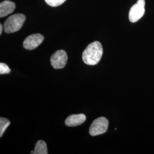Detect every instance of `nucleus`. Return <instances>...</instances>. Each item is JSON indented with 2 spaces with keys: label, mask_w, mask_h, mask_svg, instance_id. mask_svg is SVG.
<instances>
[{
  "label": "nucleus",
  "mask_w": 154,
  "mask_h": 154,
  "mask_svg": "<svg viewBox=\"0 0 154 154\" xmlns=\"http://www.w3.org/2000/svg\"><path fill=\"white\" fill-rule=\"evenodd\" d=\"M44 40V37L41 34H33L28 36L23 43V48L25 49L32 50L37 48L42 44Z\"/></svg>",
  "instance_id": "obj_6"
},
{
  "label": "nucleus",
  "mask_w": 154,
  "mask_h": 154,
  "mask_svg": "<svg viewBox=\"0 0 154 154\" xmlns=\"http://www.w3.org/2000/svg\"><path fill=\"white\" fill-rule=\"evenodd\" d=\"M145 0H138L137 2L131 8L129 11V20L134 23L139 21L145 13Z\"/></svg>",
  "instance_id": "obj_4"
},
{
  "label": "nucleus",
  "mask_w": 154,
  "mask_h": 154,
  "mask_svg": "<svg viewBox=\"0 0 154 154\" xmlns=\"http://www.w3.org/2000/svg\"><path fill=\"white\" fill-rule=\"evenodd\" d=\"M3 29H4V27L2 26V24H1V25H0V35H1V34H2Z\"/></svg>",
  "instance_id": "obj_13"
},
{
  "label": "nucleus",
  "mask_w": 154,
  "mask_h": 154,
  "mask_svg": "<svg viewBox=\"0 0 154 154\" xmlns=\"http://www.w3.org/2000/svg\"><path fill=\"white\" fill-rule=\"evenodd\" d=\"M11 124V122L5 118H0V137H2L6 129Z\"/></svg>",
  "instance_id": "obj_10"
},
{
  "label": "nucleus",
  "mask_w": 154,
  "mask_h": 154,
  "mask_svg": "<svg viewBox=\"0 0 154 154\" xmlns=\"http://www.w3.org/2000/svg\"><path fill=\"white\" fill-rule=\"evenodd\" d=\"M11 72L10 68L6 64L4 63H0V74H9Z\"/></svg>",
  "instance_id": "obj_12"
},
{
  "label": "nucleus",
  "mask_w": 154,
  "mask_h": 154,
  "mask_svg": "<svg viewBox=\"0 0 154 154\" xmlns=\"http://www.w3.org/2000/svg\"><path fill=\"white\" fill-rule=\"evenodd\" d=\"M109 121L105 117H99L94 120L90 127L89 132L91 136L103 134L107 131Z\"/></svg>",
  "instance_id": "obj_3"
},
{
  "label": "nucleus",
  "mask_w": 154,
  "mask_h": 154,
  "mask_svg": "<svg viewBox=\"0 0 154 154\" xmlns=\"http://www.w3.org/2000/svg\"><path fill=\"white\" fill-rule=\"evenodd\" d=\"M16 8L15 4L8 0L4 1L0 4V17L2 18L11 14Z\"/></svg>",
  "instance_id": "obj_8"
},
{
  "label": "nucleus",
  "mask_w": 154,
  "mask_h": 154,
  "mask_svg": "<svg viewBox=\"0 0 154 154\" xmlns=\"http://www.w3.org/2000/svg\"><path fill=\"white\" fill-rule=\"evenodd\" d=\"M86 120V116L83 114H74L69 116L65 121L66 126L75 127L82 125Z\"/></svg>",
  "instance_id": "obj_7"
},
{
  "label": "nucleus",
  "mask_w": 154,
  "mask_h": 154,
  "mask_svg": "<svg viewBox=\"0 0 154 154\" xmlns=\"http://www.w3.org/2000/svg\"><path fill=\"white\" fill-rule=\"evenodd\" d=\"M103 55V48L98 41L88 45L83 52V62L88 65H95L99 63Z\"/></svg>",
  "instance_id": "obj_1"
},
{
  "label": "nucleus",
  "mask_w": 154,
  "mask_h": 154,
  "mask_svg": "<svg viewBox=\"0 0 154 154\" xmlns=\"http://www.w3.org/2000/svg\"><path fill=\"white\" fill-rule=\"evenodd\" d=\"M67 55L63 50H59L51 55L50 58L51 65L55 69H63L67 63Z\"/></svg>",
  "instance_id": "obj_5"
},
{
  "label": "nucleus",
  "mask_w": 154,
  "mask_h": 154,
  "mask_svg": "<svg viewBox=\"0 0 154 154\" xmlns=\"http://www.w3.org/2000/svg\"><path fill=\"white\" fill-rule=\"evenodd\" d=\"M46 3L52 7H57L63 4L66 0H45Z\"/></svg>",
  "instance_id": "obj_11"
},
{
  "label": "nucleus",
  "mask_w": 154,
  "mask_h": 154,
  "mask_svg": "<svg viewBox=\"0 0 154 154\" xmlns=\"http://www.w3.org/2000/svg\"><path fill=\"white\" fill-rule=\"evenodd\" d=\"M48 148L46 143L43 140H38L35 146L34 154H47Z\"/></svg>",
  "instance_id": "obj_9"
},
{
  "label": "nucleus",
  "mask_w": 154,
  "mask_h": 154,
  "mask_svg": "<svg viewBox=\"0 0 154 154\" xmlns=\"http://www.w3.org/2000/svg\"><path fill=\"white\" fill-rule=\"evenodd\" d=\"M26 20V17L23 14L17 13L9 17L4 22V29L8 34L14 33L22 28Z\"/></svg>",
  "instance_id": "obj_2"
}]
</instances>
